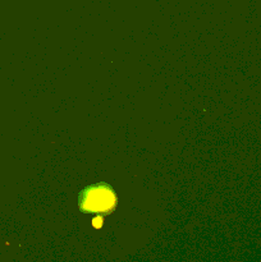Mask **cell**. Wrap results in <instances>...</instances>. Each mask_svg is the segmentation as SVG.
Returning <instances> with one entry per match:
<instances>
[{
    "label": "cell",
    "mask_w": 261,
    "mask_h": 262,
    "mask_svg": "<svg viewBox=\"0 0 261 262\" xmlns=\"http://www.w3.org/2000/svg\"><path fill=\"white\" fill-rule=\"evenodd\" d=\"M118 197L110 184L100 182L82 189L78 194V207L84 214L109 215L115 210Z\"/></svg>",
    "instance_id": "1"
}]
</instances>
